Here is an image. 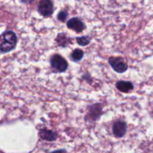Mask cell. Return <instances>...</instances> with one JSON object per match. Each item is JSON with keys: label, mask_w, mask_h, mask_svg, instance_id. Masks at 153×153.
<instances>
[{"label": "cell", "mask_w": 153, "mask_h": 153, "mask_svg": "<svg viewBox=\"0 0 153 153\" xmlns=\"http://www.w3.org/2000/svg\"><path fill=\"white\" fill-rule=\"evenodd\" d=\"M55 40L58 43V44L60 46H62V47H67L70 43V39L64 33H61V34H58Z\"/></svg>", "instance_id": "obj_10"}, {"label": "cell", "mask_w": 153, "mask_h": 153, "mask_svg": "<svg viewBox=\"0 0 153 153\" xmlns=\"http://www.w3.org/2000/svg\"><path fill=\"white\" fill-rule=\"evenodd\" d=\"M22 1L25 3H30V2H31L33 0H22Z\"/></svg>", "instance_id": "obj_15"}, {"label": "cell", "mask_w": 153, "mask_h": 153, "mask_svg": "<svg viewBox=\"0 0 153 153\" xmlns=\"http://www.w3.org/2000/svg\"><path fill=\"white\" fill-rule=\"evenodd\" d=\"M51 153H66V151L64 149H60V150H55Z\"/></svg>", "instance_id": "obj_14"}, {"label": "cell", "mask_w": 153, "mask_h": 153, "mask_svg": "<svg viewBox=\"0 0 153 153\" xmlns=\"http://www.w3.org/2000/svg\"><path fill=\"white\" fill-rule=\"evenodd\" d=\"M67 16H68V12L66 10H62L61 11L59 12V13L58 14L57 17H58V19L61 22H64V21L67 19Z\"/></svg>", "instance_id": "obj_13"}, {"label": "cell", "mask_w": 153, "mask_h": 153, "mask_svg": "<svg viewBox=\"0 0 153 153\" xmlns=\"http://www.w3.org/2000/svg\"><path fill=\"white\" fill-rule=\"evenodd\" d=\"M17 42L16 34L12 31H8L4 33V41L0 46V50L2 52H9L15 48Z\"/></svg>", "instance_id": "obj_1"}, {"label": "cell", "mask_w": 153, "mask_h": 153, "mask_svg": "<svg viewBox=\"0 0 153 153\" xmlns=\"http://www.w3.org/2000/svg\"><path fill=\"white\" fill-rule=\"evenodd\" d=\"M127 131V124L124 121H117L113 125V133L117 137H123Z\"/></svg>", "instance_id": "obj_7"}, {"label": "cell", "mask_w": 153, "mask_h": 153, "mask_svg": "<svg viewBox=\"0 0 153 153\" xmlns=\"http://www.w3.org/2000/svg\"><path fill=\"white\" fill-rule=\"evenodd\" d=\"M88 116L86 118L88 117V120L91 121H97L103 114L102 106L100 104L92 105L88 108Z\"/></svg>", "instance_id": "obj_5"}, {"label": "cell", "mask_w": 153, "mask_h": 153, "mask_svg": "<svg viewBox=\"0 0 153 153\" xmlns=\"http://www.w3.org/2000/svg\"><path fill=\"white\" fill-rule=\"evenodd\" d=\"M67 25L70 29L73 30L77 33L82 32L86 28L85 24L77 17H73L69 19L67 22Z\"/></svg>", "instance_id": "obj_6"}, {"label": "cell", "mask_w": 153, "mask_h": 153, "mask_svg": "<svg viewBox=\"0 0 153 153\" xmlns=\"http://www.w3.org/2000/svg\"><path fill=\"white\" fill-rule=\"evenodd\" d=\"M51 67L58 73H64L68 67V63L61 55L55 54L50 59Z\"/></svg>", "instance_id": "obj_2"}, {"label": "cell", "mask_w": 153, "mask_h": 153, "mask_svg": "<svg viewBox=\"0 0 153 153\" xmlns=\"http://www.w3.org/2000/svg\"><path fill=\"white\" fill-rule=\"evenodd\" d=\"M76 41H77L78 44L82 46H88V45L91 43V40H90L89 37H87V36H82V37H77V38H76Z\"/></svg>", "instance_id": "obj_12"}, {"label": "cell", "mask_w": 153, "mask_h": 153, "mask_svg": "<svg viewBox=\"0 0 153 153\" xmlns=\"http://www.w3.org/2000/svg\"><path fill=\"white\" fill-rule=\"evenodd\" d=\"M37 10L43 16H50L54 10L53 3L51 0H40L39 1Z\"/></svg>", "instance_id": "obj_4"}, {"label": "cell", "mask_w": 153, "mask_h": 153, "mask_svg": "<svg viewBox=\"0 0 153 153\" xmlns=\"http://www.w3.org/2000/svg\"><path fill=\"white\" fill-rule=\"evenodd\" d=\"M116 88H117L118 91L122 93H129L130 91H132L134 86L131 82L128 81H119L116 83Z\"/></svg>", "instance_id": "obj_9"}, {"label": "cell", "mask_w": 153, "mask_h": 153, "mask_svg": "<svg viewBox=\"0 0 153 153\" xmlns=\"http://www.w3.org/2000/svg\"><path fill=\"white\" fill-rule=\"evenodd\" d=\"M39 135L40 138L46 141H54L58 137V134L54 132L52 130L47 129V128H43L39 131Z\"/></svg>", "instance_id": "obj_8"}, {"label": "cell", "mask_w": 153, "mask_h": 153, "mask_svg": "<svg viewBox=\"0 0 153 153\" xmlns=\"http://www.w3.org/2000/svg\"><path fill=\"white\" fill-rule=\"evenodd\" d=\"M108 62L113 70L118 73H123L128 70V65L121 57H111Z\"/></svg>", "instance_id": "obj_3"}, {"label": "cell", "mask_w": 153, "mask_h": 153, "mask_svg": "<svg viewBox=\"0 0 153 153\" xmlns=\"http://www.w3.org/2000/svg\"><path fill=\"white\" fill-rule=\"evenodd\" d=\"M84 55L85 54H84V52L82 49H76L72 52L71 55H70V58H71L72 61H75V62H78V61H80L83 58Z\"/></svg>", "instance_id": "obj_11"}]
</instances>
